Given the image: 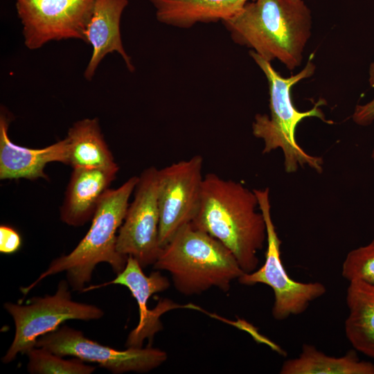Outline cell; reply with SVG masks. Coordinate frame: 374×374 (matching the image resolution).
<instances>
[{"label": "cell", "mask_w": 374, "mask_h": 374, "mask_svg": "<svg viewBox=\"0 0 374 374\" xmlns=\"http://www.w3.org/2000/svg\"><path fill=\"white\" fill-rule=\"evenodd\" d=\"M253 190L215 173L204 177L199 211L191 222L218 240L236 258L244 273L255 271L257 254L267 242V227Z\"/></svg>", "instance_id": "1"}, {"label": "cell", "mask_w": 374, "mask_h": 374, "mask_svg": "<svg viewBox=\"0 0 374 374\" xmlns=\"http://www.w3.org/2000/svg\"><path fill=\"white\" fill-rule=\"evenodd\" d=\"M222 22L235 43L267 62L278 60L290 71L301 65L311 35V12L303 0H249Z\"/></svg>", "instance_id": "2"}, {"label": "cell", "mask_w": 374, "mask_h": 374, "mask_svg": "<svg viewBox=\"0 0 374 374\" xmlns=\"http://www.w3.org/2000/svg\"><path fill=\"white\" fill-rule=\"evenodd\" d=\"M139 176H133L117 188H109L102 197L84 238L69 253L51 261L48 267L27 287L20 290L26 296L49 276L65 272L73 291L82 292L92 277L96 266L106 262L116 274L121 272L128 257L116 249V232L122 225Z\"/></svg>", "instance_id": "3"}, {"label": "cell", "mask_w": 374, "mask_h": 374, "mask_svg": "<svg viewBox=\"0 0 374 374\" xmlns=\"http://www.w3.org/2000/svg\"><path fill=\"white\" fill-rule=\"evenodd\" d=\"M153 266L168 271L175 289L185 296L213 287L226 292L244 273L226 247L191 223L181 227L161 248Z\"/></svg>", "instance_id": "4"}, {"label": "cell", "mask_w": 374, "mask_h": 374, "mask_svg": "<svg viewBox=\"0 0 374 374\" xmlns=\"http://www.w3.org/2000/svg\"><path fill=\"white\" fill-rule=\"evenodd\" d=\"M249 54L265 75L269 84L270 115L258 114L252 124L255 137L264 143L263 154L281 149L284 154V166L287 172H296L299 166L305 165L316 172L323 170V159L305 152L296 140L295 132L298 124L305 118L317 117L327 123L320 106L326 101L320 99L310 110L300 112L294 107L292 97V87L300 80L312 76L315 65L309 60L303 70L289 78L281 76L267 62L253 51Z\"/></svg>", "instance_id": "5"}, {"label": "cell", "mask_w": 374, "mask_h": 374, "mask_svg": "<svg viewBox=\"0 0 374 374\" xmlns=\"http://www.w3.org/2000/svg\"><path fill=\"white\" fill-rule=\"evenodd\" d=\"M66 280L60 281L53 295L34 296L27 303L7 302L3 307L12 317L15 332L13 341L2 358L4 364L12 362L19 353H27L35 347L42 336L60 328L67 320L91 321L102 318L100 308L72 299Z\"/></svg>", "instance_id": "6"}, {"label": "cell", "mask_w": 374, "mask_h": 374, "mask_svg": "<svg viewBox=\"0 0 374 374\" xmlns=\"http://www.w3.org/2000/svg\"><path fill=\"white\" fill-rule=\"evenodd\" d=\"M267 227V249L264 264L255 271L243 273L238 281L242 285L262 283L269 286L274 294L271 310L278 321L304 312L313 301L324 295L326 286L319 282L302 283L293 280L287 274L281 258L280 245L271 213L269 189H253Z\"/></svg>", "instance_id": "7"}, {"label": "cell", "mask_w": 374, "mask_h": 374, "mask_svg": "<svg viewBox=\"0 0 374 374\" xmlns=\"http://www.w3.org/2000/svg\"><path fill=\"white\" fill-rule=\"evenodd\" d=\"M159 169L150 166L139 176L133 200L118 230L116 249L134 258L142 267L154 265L161 250L158 205Z\"/></svg>", "instance_id": "8"}, {"label": "cell", "mask_w": 374, "mask_h": 374, "mask_svg": "<svg viewBox=\"0 0 374 374\" xmlns=\"http://www.w3.org/2000/svg\"><path fill=\"white\" fill-rule=\"evenodd\" d=\"M95 0H15L25 46L37 50L51 41L85 42Z\"/></svg>", "instance_id": "9"}, {"label": "cell", "mask_w": 374, "mask_h": 374, "mask_svg": "<svg viewBox=\"0 0 374 374\" xmlns=\"http://www.w3.org/2000/svg\"><path fill=\"white\" fill-rule=\"evenodd\" d=\"M204 159L196 154L159 170V244L166 245L183 226L191 223L201 203Z\"/></svg>", "instance_id": "10"}, {"label": "cell", "mask_w": 374, "mask_h": 374, "mask_svg": "<svg viewBox=\"0 0 374 374\" xmlns=\"http://www.w3.org/2000/svg\"><path fill=\"white\" fill-rule=\"evenodd\" d=\"M35 347L59 356H73L84 362L97 363L115 374L147 373L159 367L168 358L165 351L150 346L116 350L89 339L82 332L67 326L39 337Z\"/></svg>", "instance_id": "11"}, {"label": "cell", "mask_w": 374, "mask_h": 374, "mask_svg": "<svg viewBox=\"0 0 374 374\" xmlns=\"http://www.w3.org/2000/svg\"><path fill=\"white\" fill-rule=\"evenodd\" d=\"M109 285H121L130 291L139 306V320L137 326L127 336L125 346L127 348H141L145 339L150 341L162 328L161 316L166 312L181 307L170 300L163 299L153 310L148 308L150 297L170 287L169 280L159 270L145 275L142 267L132 256H128L124 269L116 274V277L109 282L84 287L82 292L101 288Z\"/></svg>", "instance_id": "12"}, {"label": "cell", "mask_w": 374, "mask_h": 374, "mask_svg": "<svg viewBox=\"0 0 374 374\" xmlns=\"http://www.w3.org/2000/svg\"><path fill=\"white\" fill-rule=\"evenodd\" d=\"M12 115L5 107L0 113V179H48L44 168L48 163L67 165V141L62 140L42 148H29L13 143L8 130Z\"/></svg>", "instance_id": "13"}, {"label": "cell", "mask_w": 374, "mask_h": 374, "mask_svg": "<svg viewBox=\"0 0 374 374\" xmlns=\"http://www.w3.org/2000/svg\"><path fill=\"white\" fill-rule=\"evenodd\" d=\"M129 0H95L90 19L85 29V42L92 53L84 76L91 80L100 62L109 53L116 52L130 71H134L131 57L122 43L121 19Z\"/></svg>", "instance_id": "14"}, {"label": "cell", "mask_w": 374, "mask_h": 374, "mask_svg": "<svg viewBox=\"0 0 374 374\" xmlns=\"http://www.w3.org/2000/svg\"><path fill=\"white\" fill-rule=\"evenodd\" d=\"M118 170L119 168H73L60 209L62 222L77 227L91 220Z\"/></svg>", "instance_id": "15"}, {"label": "cell", "mask_w": 374, "mask_h": 374, "mask_svg": "<svg viewBox=\"0 0 374 374\" xmlns=\"http://www.w3.org/2000/svg\"><path fill=\"white\" fill-rule=\"evenodd\" d=\"M157 19L187 28L197 23L224 21L238 14L249 0H148Z\"/></svg>", "instance_id": "16"}, {"label": "cell", "mask_w": 374, "mask_h": 374, "mask_svg": "<svg viewBox=\"0 0 374 374\" xmlns=\"http://www.w3.org/2000/svg\"><path fill=\"white\" fill-rule=\"evenodd\" d=\"M67 165L72 168H119L102 133L97 118L75 122L65 137Z\"/></svg>", "instance_id": "17"}, {"label": "cell", "mask_w": 374, "mask_h": 374, "mask_svg": "<svg viewBox=\"0 0 374 374\" xmlns=\"http://www.w3.org/2000/svg\"><path fill=\"white\" fill-rule=\"evenodd\" d=\"M346 305L347 339L356 350L374 358V285L362 280L349 282Z\"/></svg>", "instance_id": "18"}, {"label": "cell", "mask_w": 374, "mask_h": 374, "mask_svg": "<svg viewBox=\"0 0 374 374\" xmlns=\"http://www.w3.org/2000/svg\"><path fill=\"white\" fill-rule=\"evenodd\" d=\"M281 374H374V363L360 360L355 351L330 356L314 346L303 344L299 357L286 360Z\"/></svg>", "instance_id": "19"}, {"label": "cell", "mask_w": 374, "mask_h": 374, "mask_svg": "<svg viewBox=\"0 0 374 374\" xmlns=\"http://www.w3.org/2000/svg\"><path fill=\"white\" fill-rule=\"evenodd\" d=\"M26 355L27 369L32 374H91L96 369L78 358L64 359L43 348L35 347Z\"/></svg>", "instance_id": "20"}, {"label": "cell", "mask_w": 374, "mask_h": 374, "mask_svg": "<svg viewBox=\"0 0 374 374\" xmlns=\"http://www.w3.org/2000/svg\"><path fill=\"white\" fill-rule=\"evenodd\" d=\"M341 274L348 282L362 280L374 285V240L348 252Z\"/></svg>", "instance_id": "21"}, {"label": "cell", "mask_w": 374, "mask_h": 374, "mask_svg": "<svg viewBox=\"0 0 374 374\" xmlns=\"http://www.w3.org/2000/svg\"><path fill=\"white\" fill-rule=\"evenodd\" d=\"M369 82L374 87V62L369 67ZM353 121L360 126H368L374 121V98L364 105H357L353 114Z\"/></svg>", "instance_id": "22"}, {"label": "cell", "mask_w": 374, "mask_h": 374, "mask_svg": "<svg viewBox=\"0 0 374 374\" xmlns=\"http://www.w3.org/2000/svg\"><path fill=\"white\" fill-rule=\"evenodd\" d=\"M21 238L18 231L9 225L0 226V251L12 254L21 247Z\"/></svg>", "instance_id": "23"}, {"label": "cell", "mask_w": 374, "mask_h": 374, "mask_svg": "<svg viewBox=\"0 0 374 374\" xmlns=\"http://www.w3.org/2000/svg\"><path fill=\"white\" fill-rule=\"evenodd\" d=\"M371 158L374 162V149L373 150L372 153H371Z\"/></svg>", "instance_id": "24"}]
</instances>
